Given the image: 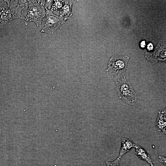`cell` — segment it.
Returning <instances> with one entry per match:
<instances>
[{
  "mask_svg": "<svg viewBox=\"0 0 166 166\" xmlns=\"http://www.w3.org/2000/svg\"><path fill=\"white\" fill-rule=\"evenodd\" d=\"M66 20L65 17L57 16L50 10H46L45 15L39 27L40 31L52 34L57 29L62 28Z\"/></svg>",
  "mask_w": 166,
  "mask_h": 166,
  "instance_id": "277c9868",
  "label": "cell"
},
{
  "mask_svg": "<svg viewBox=\"0 0 166 166\" xmlns=\"http://www.w3.org/2000/svg\"><path fill=\"white\" fill-rule=\"evenodd\" d=\"M120 159L117 157L112 161H106V166H120L119 163Z\"/></svg>",
  "mask_w": 166,
  "mask_h": 166,
  "instance_id": "8fae6325",
  "label": "cell"
},
{
  "mask_svg": "<svg viewBox=\"0 0 166 166\" xmlns=\"http://www.w3.org/2000/svg\"><path fill=\"white\" fill-rule=\"evenodd\" d=\"M65 4L60 10L59 16H69L72 15L71 8L73 3L72 1H65Z\"/></svg>",
  "mask_w": 166,
  "mask_h": 166,
  "instance_id": "9c48e42d",
  "label": "cell"
},
{
  "mask_svg": "<svg viewBox=\"0 0 166 166\" xmlns=\"http://www.w3.org/2000/svg\"><path fill=\"white\" fill-rule=\"evenodd\" d=\"M53 2V0H46L45 2V8L46 10H50Z\"/></svg>",
  "mask_w": 166,
  "mask_h": 166,
  "instance_id": "7c38bea8",
  "label": "cell"
},
{
  "mask_svg": "<svg viewBox=\"0 0 166 166\" xmlns=\"http://www.w3.org/2000/svg\"><path fill=\"white\" fill-rule=\"evenodd\" d=\"M156 128L157 131L162 132L166 134V111L162 110L158 113V117L155 122Z\"/></svg>",
  "mask_w": 166,
  "mask_h": 166,
  "instance_id": "52a82bcc",
  "label": "cell"
},
{
  "mask_svg": "<svg viewBox=\"0 0 166 166\" xmlns=\"http://www.w3.org/2000/svg\"><path fill=\"white\" fill-rule=\"evenodd\" d=\"M136 154L141 159L148 162L151 166H153L150 156L141 146L138 145L136 148Z\"/></svg>",
  "mask_w": 166,
  "mask_h": 166,
  "instance_id": "ba28073f",
  "label": "cell"
},
{
  "mask_svg": "<svg viewBox=\"0 0 166 166\" xmlns=\"http://www.w3.org/2000/svg\"><path fill=\"white\" fill-rule=\"evenodd\" d=\"M64 2V1H53V2L50 10L52 11L55 10H60L62 7L63 4Z\"/></svg>",
  "mask_w": 166,
  "mask_h": 166,
  "instance_id": "30bf717a",
  "label": "cell"
},
{
  "mask_svg": "<svg viewBox=\"0 0 166 166\" xmlns=\"http://www.w3.org/2000/svg\"><path fill=\"white\" fill-rule=\"evenodd\" d=\"M7 8L0 16V26L16 19H24V9L28 0L6 1Z\"/></svg>",
  "mask_w": 166,
  "mask_h": 166,
  "instance_id": "6da1fadb",
  "label": "cell"
},
{
  "mask_svg": "<svg viewBox=\"0 0 166 166\" xmlns=\"http://www.w3.org/2000/svg\"><path fill=\"white\" fill-rule=\"evenodd\" d=\"M158 160L160 162L166 165V158L165 157L162 156H158Z\"/></svg>",
  "mask_w": 166,
  "mask_h": 166,
  "instance_id": "4fadbf2b",
  "label": "cell"
},
{
  "mask_svg": "<svg viewBox=\"0 0 166 166\" xmlns=\"http://www.w3.org/2000/svg\"><path fill=\"white\" fill-rule=\"evenodd\" d=\"M137 145L135 144L131 139L123 138L122 139L121 146L117 158L120 159L124 154L129 152L132 148H136Z\"/></svg>",
  "mask_w": 166,
  "mask_h": 166,
  "instance_id": "8992f818",
  "label": "cell"
},
{
  "mask_svg": "<svg viewBox=\"0 0 166 166\" xmlns=\"http://www.w3.org/2000/svg\"><path fill=\"white\" fill-rule=\"evenodd\" d=\"M129 57L127 56L112 57L109 60L107 69L108 77L116 82L125 77Z\"/></svg>",
  "mask_w": 166,
  "mask_h": 166,
  "instance_id": "3957f363",
  "label": "cell"
},
{
  "mask_svg": "<svg viewBox=\"0 0 166 166\" xmlns=\"http://www.w3.org/2000/svg\"><path fill=\"white\" fill-rule=\"evenodd\" d=\"M145 42L144 41H142L141 43V46L144 47L145 46Z\"/></svg>",
  "mask_w": 166,
  "mask_h": 166,
  "instance_id": "5bb4252c",
  "label": "cell"
},
{
  "mask_svg": "<svg viewBox=\"0 0 166 166\" xmlns=\"http://www.w3.org/2000/svg\"><path fill=\"white\" fill-rule=\"evenodd\" d=\"M117 91L119 98L128 104L133 105L136 100V95L131 84L125 77L116 82Z\"/></svg>",
  "mask_w": 166,
  "mask_h": 166,
  "instance_id": "5b68a950",
  "label": "cell"
},
{
  "mask_svg": "<svg viewBox=\"0 0 166 166\" xmlns=\"http://www.w3.org/2000/svg\"><path fill=\"white\" fill-rule=\"evenodd\" d=\"M45 2V0H28V6L24 19L26 25L34 22L40 27L46 14Z\"/></svg>",
  "mask_w": 166,
  "mask_h": 166,
  "instance_id": "7a4b0ae2",
  "label": "cell"
}]
</instances>
